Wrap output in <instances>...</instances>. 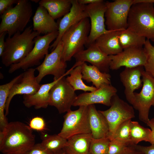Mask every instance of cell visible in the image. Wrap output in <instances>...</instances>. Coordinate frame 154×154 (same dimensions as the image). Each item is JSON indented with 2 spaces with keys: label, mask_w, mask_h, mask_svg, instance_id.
Wrapping results in <instances>:
<instances>
[{
  "label": "cell",
  "mask_w": 154,
  "mask_h": 154,
  "mask_svg": "<svg viewBox=\"0 0 154 154\" xmlns=\"http://www.w3.org/2000/svg\"><path fill=\"white\" fill-rule=\"evenodd\" d=\"M29 126L19 121L8 123L0 132V151L3 154H27L35 144Z\"/></svg>",
  "instance_id": "6da1fadb"
},
{
  "label": "cell",
  "mask_w": 154,
  "mask_h": 154,
  "mask_svg": "<svg viewBox=\"0 0 154 154\" xmlns=\"http://www.w3.org/2000/svg\"><path fill=\"white\" fill-rule=\"evenodd\" d=\"M33 30L32 26L22 33L18 32L6 39L5 48L1 56L2 64L6 67L18 63L25 58L34 45V39L40 34Z\"/></svg>",
  "instance_id": "7a4b0ae2"
},
{
  "label": "cell",
  "mask_w": 154,
  "mask_h": 154,
  "mask_svg": "<svg viewBox=\"0 0 154 154\" xmlns=\"http://www.w3.org/2000/svg\"><path fill=\"white\" fill-rule=\"evenodd\" d=\"M154 3L141 2L133 4L130 9L127 28L154 42Z\"/></svg>",
  "instance_id": "3957f363"
},
{
  "label": "cell",
  "mask_w": 154,
  "mask_h": 154,
  "mask_svg": "<svg viewBox=\"0 0 154 154\" xmlns=\"http://www.w3.org/2000/svg\"><path fill=\"white\" fill-rule=\"evenodd\" d=\"M30 1L19 0L15 6L11 7L1 15L0 33L7 32L11 37L18 32H23L32 15Z\"/></svg>",
  "instance_id": "277c9868"
},
{
  "label": "cell",
  "mask_w": 154,
  "mask_h": 154,
  "mask_svg": "<svg viewBox=\"0 0 154 154\" xmlns=\"http://www.w3.org/2000/svg\"><path fill=\"white\" fill-rule=\"evenodd\" d=\"M90 30L89 17L85 18L68 29L62 36L63 43L61 59L70 61L76 53L84 50Z\"/></svg>",
  "instance_id": "5b68a950"
},
{
  "label": "cell",
  "mask_w": 154,
  "mask_h": 154,
  "mask_svg": "<svg viewBox=\"0 0 154 154\" xmlns=\"http://www.w3.org/2000/svg\"><path fill=\"white\" fill-rule=\"evenodd\" d=\"M133 106L121 99L116 94L112 98L110 108L105 111L99 110L105 117L109 127L108 138H113L118 127L122 123L135 117Z\"/></svg>",
  "instance_id": "8992f818"
},
{
  "label": "cell",
  "mask_w": 154,
  "mask_h": 154,
  "mask_svg": "<svg viewBox=\"0 0 154 154\" xmlns=\"http://www.w3.org/2000/svg\"><path fill=\"white\" fill-rule=\"evenodd\" d=\"M61 130L58 134L67 140L74 135L91 133L88 106H81L77 110L67 112L64 116Z\"/></svg>",
  "instance_id": "52a82bcc"
},
{
  "label": "cell",
  "mask_w": 154,
  "mask_h": 154,
  "mask_svg": "<svg viewBox=\"0 0 154 154\" xmlns=\"http://www.w3.org/2000/svg\"><path fill=\"white\" fill-rule=\"evenodd\" d=\"M58 35V31H57L36 37L32 50L20 62L11 65L8 72L12 73L19 69L26 70L35 66L39 65L41 64L40 60L48 53L50 44L56 39Z\"/></svg>",
  "instance_id": "ba28073f"
},
{
  "label": "cell",
  "mask_w": 154,
  "mask_h": 154,
  "mask_svg": "<svg viewBox=\"0 0 154 154\" xmlns=\"http://www.w3.org/2000/svg\"><path fill=\"white\" fill-rule=\"evenodd\" d=\"M133 0H116L106 2L105 25L108 30H123L127 28L129 11Z\"/></svg>",
  "instance_id": "9c48e42d"
},
{
  "label": "cell",
  "mask_w": 154,
  "mask_h": 154,
  "mask_svg": "<svg viewBox=\"0 0 154 154\" xmlns=\"http://www.w3.org/2000/svg\"><path fill=\"white\" fill-rule=\"evenodd\" d=\"M143 85L139 93H134L132 105L138 112L139 118L147 124L149 120V110L154 106V78L144 70L142 73Z\"/></svg>",
  "instance_id": "30bf717a"
},
{
  "label": "cell",
  "mask_w": 154,
  "mask_h": 154,
  "mask_svg": "<svg viewBox=\"0 0 154 154\" xmlns=\"http://www.w3.org/2000/svg\"><path fill=\"white\" fill-rule=\"evenodd\" d=\"M65 76L60 78L50 91L49 105L55 107L61 114L70 110L77 96Z\"/></svg>",
  "instance_id": "8fae6325"
},
{
  "label": "cell",
  "mask_w": 154,
  "mask_h": 154,
  "mask_svg": "<svg viewBox=\"0 0 154 154\" xmlns=\"http://www.w3.org/2000/svg\"><path fill=\"white\" fill-rule=\"evenodd\" d=\"M63 43L60 40L56 48L49 54H47L41 64L35 70L38 72L36 76L38 82L40 83L45 76L51 75L54 76V80H57L66 74V62L61 59Z\"/></svg>",
  "instance_id": "7c38bea8"
},
{
  "label": "cell",
  "mask_w": 154,
  "mask_h": 154,
  "mask_svg": "<svg viewBox=\"0 0 154 154\" xmlns=\"http://www.w3.org/2000/svg\"><path fill=\"white\" fill-rule=\"evenodd\" d=\"M84 8L90 21V31L85 46L87 48L94 44L98 37L110 31L106 29L105 27L106 2L101 0L96 3L84 5Z\"/></svg>",
  "instance_id": "4fadbf2b"
},
{
  "label": "cell",
  "mask_w": 154,
  "mask_h": 154,
  "mask_svg": "<svg viewBox=\"0 0 154 154\" xmlns=\"http://www.w3.org/2000/svg\"><path fill=\"white\" fill-rule=\"evenodd\" d=\"M109 56L111 59L110 69L113 70H117L122 66H144L147 58V53L143 47L125 49L117 54Z\"/></svg>",
  "instance_id": "5bb4252c"
},
{
  "label": "cell",
  "mask_w": 154,
  "mask_h": 154,
  "mask_svg": "<svg viewBox=\"0 0 154 154\" xmlns=\"http://www.w3.org/2000/svg\"><path fill=\"white\" fill-rule=\"evenodd\" d=\"M35 69L33 68L25 70L12 87L6 103L5 111L6 116L9 114V105L14 96L19 94L33 95L39 89L41 84L37 80L35 75Z\"/></svg>",
  "instance_id": "9a60e30c"
},
{
  "label": "cell",
  "mask_w": 154,
  "mask_h": 154,
  "mask_svg": "<svg viewBox=\"0 0 154 154\" xmlns=\"http://www.w3.org/2000/svg\"><path fill=\"white\" fill-rule=\"evenodd\" d=\"M76 62L72 67L74 68L86 62L90 63L103 72L109 73L111 59L95 43L90 46L86 50H83L73 56Z\"/></svg>",
  "instance_id": "2e32d148"
},
{
  "label": "cell",
  "mask_w": 154,
  "mask_h": 154,
  "mask_svg": "<svg viewBox=\"0 0 154 154\" xmlns=\"http://www.w3.org/2000/svg\"><path fill=\"white\" fill-rule=\"evenodd\" d=\"M117 92L116 88L111 84H104L95 91L85 92L78 96L73 106H88L100 104L110 106L112 98Z\"/></svg>",
  "instance_id": "e0dca14e"
},
{
  "label": "cell",
  "mask_w": 154,
  "mask_h": 154,
  "mask_svg": "<svg viewBox=\"0 0 154 154\" xmlns=\"http://www.w3.org/2000/svg\"><path fill=\"white\" fill-rule=\"evenodd\" d=\"M72 6L70 11L58 22V35L53 43L50 46L52 51L60 41L64 33L69 28L83 19L88 17L85 10L84 5L79 4L77 0H72Z\"/></svg>",
  "instance_id": "ac0fdd59"
},
{
  "label": "cell",
  "mask_w": 154,
  "mask_h": 154,
  "mask_svg": "<svg viewBox=\"0 0 154 154\" xmlns=\"http://www.w3.org/2000/svg\"><path fill=\"white\" fill-rule=\"evenodd\" d=\"M144 70L143 66L132 68L125 67L120 74V80L125 88L124 94L127 100L132 104L134 91L142 86V73Z\"/></svg>",
  "instance_id": "d6986e66"
},
{
  "label": "cell",
  "mask_w": 154,
  "mask_h": 154,
  "mask_svg": "<svg viewBox=\"0 0 154 154\" xmlns=\"http://www.w3.org/2000/svg\"><path fill=\"white\" fill-rule=\"evenodd\" d=\"M70 72L69 70L64 75L50 83L41 84L39 89L35 94L23 95V103L24 105L28 108L33 106L37 109L47 108L49 106L50 90L62 77L69 74Z\"/></svg>",
  "instance_id": "ffe728a7"
},
{
  "label": "cell",
  "mask_w": 154,
  "mask_h": 154,
  "mask_svg": "<svg viewBox=\"0 0 154 154\" xmlns=\"http://www.w3.org/2000/svg\"><path fill=\"white\" fill-rule=\"evenodd\" d=\"M33 31L40 34L47 35L58 31V22L50 15L46 9L39 5L33 18Z\"/></svg>",
  "instance_id": "44dd1931"
},
{
  "label": "cell",
  "mask_w": 154,
  "mask_h": 154,
  "mask_svg": "<svg viewBox=\"0 0 154 154\" xmlns=\"http://www.w3.org/2000/svg\"><path fill=\"white\" fill-rule=\"evenodd\" d=\"M88 115L92 137H108L109 127L107 121L99 110H97L94 104L88 106Z\"/></svg>",
  "instance_id": "7402d4cb"
},
{
  "label": "cell",
  "mask_w": 154,
  "mask_h": 154,
  "mask_svg": "<svg viewBox=\"0 0 154 154\" xmlns=\"http://www.w3.org/2000/svg\"><path fill=\"white\" fill-rule=\"evenodd\" d=\"M121 31H110L98 37L94 43L107 55L117 54L123 50L119 39Z\"/></svg>",
  "instance_id": "603a6c76"
},
{
  "label": "cell",
  "mask_w": 154,
  "mask_h": 154,
  "mask_svg": "<svg viewBox=\"0 0 154 154\" xmlns=\"http://www.w3.org/2000/svg\"><path fill=\"white\" fill-rule=\"evenodd\" d=\"M92 138L91 133L74 135L67 140L63 149L65 154H90V146Z\"/></svg>",
  "instance_id": "cb8c5ba5"
},
{
  "label": "cell",
  "mask_w": 154,
  "mask_h": 154,
  "mask_svg": "<svg viewBox=\"0 0 154 154\" xmlns=\"http://www.w3.org/2000/svg\"><path fill=\"white\" fill-rule=\"evenodd\" d=\"M81 65L82 79L87 82H92L97 89L104 84H111V76L109 73L103 72L96 66L88 65L85 62Z\"/></svg>",
  "instance_id": "d4e9b609"
},
{
  "label": "cell",
  "mask_w": 154,
  "mask_h": 154,
  "mask_svg": "<svg viewBox=\"0 0 154 154\" xmlns=\"http://www.w3.org/2000/svg\"><path fill=\"white\" fill-rule=\"evenodd\" d=\"M39 4L45 8L54 20L68 13L72 6V0H41Z\"/></svg>",
  "instance_id": "484cf974"
},
{
  "label": "cell",
  "mask_w": 154,
  "mask_h": 154,
  "mask_svg": "<svg viewBox=\"0 0 154 154\" xmlns=\"http://www.w3.org/2000/svg\"><path fill=\"white\" fill-rule=\"evenodd\" d=\"M119 39L123 50L131 48L143 47L146 40L145 37L128 28L121 31Z\"/></svg>",
  "instance_id": "4316f807"
},
{
  "label": "cell",
  "mask_w": 154,
  "mask_h": 154,
  "mask_svg": "<svg viewBox=\"0 0 154 154\" xmlns=\"http://www.w3.org/2000/svg\"><path fill=\"white\" fill-rule=\"evenodd\" d=\"M21 73L8 83L0 86V128L2 130L8 122L4 113L7 101L10 90L14 84L20 78Z\"/></svg>",
  "instance_id": "83f0119b"
},
{
  "label": "cell",
  "mask_w": 154,
  "mask_h": 154,
  "mask_svg": "<svg viewBox=\"0 0 154 154\" xmlns=\"http://www.w3.org/2000/svg\"><path fill=\"white\" fill-rule=\"evenodd\" d=\"M70 70L69 74L70 76H68L66 78L75 91L82 90L85 92H92L97 89L95 87L86 85L84 83L82 80V66L81 64L74 68H71Z\"/></svg>",
  "instance_id": "f1b7e54d"
},
{
  "label": "cell",
  "mask_w": 154,
  "mask_h": 154,
  "mask_svg": "<svg viewBox=\"0 0 154 154\" xmlns=\"http://www.w3.org/2000/svg\"><path fill=\"white\" fill-rule=\"evenodd\" d=\"M151 129L141 126L136 121H131L130 123V145H137L144 141L150 142Z\"/></svg>",
  "instance_id": "f546056e"
},
{
  "label": "cell",
  "mask_w": 154,
  "mask_h": 154,
  "mask_svg": "<svg viewBox=\"0 0 154 154\" xmlns=\"http://www.w3.org/2000/svg\"><path fill=\"white\" fill-rule=\"evenodd\" d=\"M67 140L58 134L46 135L43 137L41 145L49 151L54 153L63 149L66 145Z\"/></svg>",
  "instance_id": "4dcf8cb0"
},
{
  "label": "cell",
  "mask_w": 154,
  "mask_h": 154,
  "mask_svg": "<svg viewBox=\"0 0 154 154\" xmlns=\"http://www.w3.org/2000/svg\"><path fill=\"white\" fill-rule=\"evenodd\" d=\"M110 140L107 137L92 138L90 146V154H108Z\"/></svg>",
  "instance_id": "1f68e13d"
},
{
  "label": "cell",
  "mask_w": 154,
  "mask_h": 154,
  "mask_svg": "<svg viewBox=\"0 0 154 154\" xmlns=\"http://www.w3.org/2000/svg\"><path fill=\"white\" fill-rule=\"evenodd\" d=\"M131 121V119L128 120L121 123L116 130L112 140L121 141L130 145V123Z\"/></svg>",
  "instance_id": "d6a6232c"
},
{
  "label": "cell",
  "mask_w": 154,
  "mask_h": 154,
  "mask_svg": "<svg viewBox=\"0 0 154 154\" xmlns=\"http://www.w3.org/2000/svg\"><path fill=\"white\" fill-rule=\"evenodd\" d=\"M143 47L147 55L146 62L143 66L144 70L154 78V46L147 39Z\"/></svg>",
  "instance_id": "836d02e7"
},
{
  "label": "cell",
  "mask_w": 154,
  "mask_h": 154,
  "mask_svg": "<svg viewBox=\"0 0 154 154\" xmlns=\"http://www.w3.org/2000/svg\"><path fill=\"white\" fill-rule=\"evenodd\" d=\"M129 145L127 143L118 140H110L108 154H124Z\"/></svg>",
  "instance_id": "e575fe53"
},
{
  "label": "cell",
  "mask_w": 154,
  "mask_h": 154,
  "mask_svg": "<svg viewBox=\"0 0 154 154\" xmlns=\"http://www.w3.org/2000/svg\"><path fill=\"white\" fill-rule=\"evenodd\" d=\"M29 126L32 129L42 131L45 129L46 123L42 118L37 116L31 120Z\"/></svg>",
  "instance_id": "d590c367"
},
{
  "label": "cell",
  "mask_w": 154,
  "mask_h": 154,
  "mask_svg": "<svg viewBox=\"0 0 154 154\" xmlns=\"http://www.w3.org/2000/svg\"><path fill=\"white\" fill-rule=\"evenodd\" d=\"M53 153L49 151L40 143L35 144L27 154H53Z\"/></svg>",
  "instance_id": "8d00e7d4"
},
{
  "label": "cell",
  "mask_w": 154,
  "mask_h": 154,
  "mask_svg": "<svg viewBox=\"0 0 154 154\" xmlns=\"http://www.w3.org/2000/svg\"><path fill=\"white\" fill-rule=\"evenodd\" d=\"M19 0H0V14L1 15L6 11L12 7L14 4H17Z\"/></svg>",
  "instance_id": "74e56055"
},
{
  "label": "cell",
  "mask_w": 154,
  "mask_h": 154,
  "mask_svg": "<svg viewBox=\"0 0 154 154\" xmlns=\"http://www.w3.org/2000/svg\"><path fill=\"white\" fill-rule=\"evenodd\" d=\"M137 150L143 154H154V145L151 144L148 146L137 145H133Z\"/></svg>",
  "instance_id": "f35d334b"
},
{
  "label": "cell",
  "mask_w": 154,
  "mask_h": 154,
  "mask_svg": "<svg viewBox=\"0 0 154 154\" xmlns=\"http://www.w3.org/2000/svg\"><path fill=\"white\" fill-rule=\"evenodd\" d=\"M146 124L151 128V131L149 143L154 145V118L150 119Z\"/></svg>",
  "instance_id": "ab89813d"
},
{
  "label": "cell",
  "mask_w": 154,
  "mask_h": 154,
  "mask_svg": "<svg viewBox=\"0 0 154 154\" xmlns=\"http://www.w3.org/2000/svg\"><path fill=\"white\" fill-rule=\"evenodd\" d=\"M7 34V32L5 31L0 33V56L2 55L5 48V38Z\"/></svg>",
  "instance_id": "60d3db41"
},
{
  "label": "cell",
  "mask_w": 154,
  "mask_h": 154,
  "mask_svg": "<svg viewBox=\"0 0 154 154\" xmlns=\"http://www.w3.org/2000/svg\"><path fill=\"white\" fill-rule=\"evenodd\" d=\"M124 154H143L136 149L133 145H129L127 147Z\"/></svg>",
  "instance_id": "b9f144b4"
},
{
  "label": "cell",
  "mask_w": 154,
  "mask_h": 154,
  "mask_svg": "<svg viewBox=\"0 0 154 154\" xmlns=\"http://www.w3.org/2000/svg\"><path fill=\"white\" fill-rule=\"evenodd\" d=\"M78 3L82 5H87L99 2L101 0H77Z\"/></svg>",
  "instance_id": "7bdbcfd3"
},
{
  "label": "cell",
  "mask_w": 154,
  "mask_h": 154,
  "mask_svg": "<svg viewBox=\"0 0 154 154\" xmlns=\"http://www.w3.org/2000/svg\"><path fill=\"white\" fill-rule=\"evenodd\" d=\"M134 4L141 2L151 3L154 4V0H133Z\"/></svg>",
  "instance_id": "ee69618b"
},
{
  "label": "cell",
  "mask_w": 154,
  "mask_h": 154,
  "mask_svg": "<svg viewBox=\"0 0 154 154\" xmlns=\"http://www.w3.org/2000/svg\"><path fill=\"white\" fill-rule=\"evenodd\" d=\"M53 154H65L63 149L53 153Z\"/></svg>",
  "instance_id": "f6af8a7d"
},
{
  "label": "cell",
  "mask_w": 154,
  "mask_h": 154,
  "mask_svg": "<svg viewBox=\"0 0 154 154\" xmlns=\"http://www.w3.org/2000/svg\"><path fill=\"white\" fill-rule=\"evenodd\" d=\"M31 1H32L33 2H34L35 3H37L38 2H39V1H40V0H31Z\"/></svg>",
  "instance_id": "bcb514c9"
},
{
  "label": "cell",
  "mask_w": 154,
  "mask_h": 154,
  "mask_svg": "<svg viewBox=\"0 0 154 154\" xmlns=\"http://www.w3.org/2000/svg\"></svg>",
  "instance_id": "7dc6e473"
}]
</instances>
